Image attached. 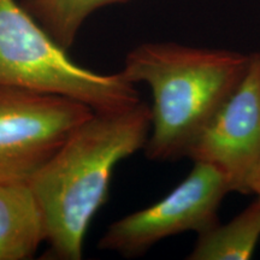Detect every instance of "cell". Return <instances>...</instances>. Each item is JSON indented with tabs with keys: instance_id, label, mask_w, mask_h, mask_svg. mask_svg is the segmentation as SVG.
Here are the masks:
<instances>
[{
	"instance_id": "5",
	"label": "cell",
	"mask_w": 260,
	"mask_h": 260,
	"mask_svg": "<svg viewBox=\"0 0 260 260\" xmlns=\"http://www.w3.org/2000/svg\"><path fill=\"white\" fill-rule=\"evenodd\" d=\"M228 193L229 184L217 169L194 162L189 175L167 197L113 222L98 247L135 258L170 236L199 234L218 223L217 212Z\"/></svg>"
},
{
	"instance_id": "4",
	"label": "cell",
	"mask_w": 260,
	"mask_h": 260,
	"mask_svg": "<svg viewBox=\"0 0 260 260\" xmlns=\"http://www.w3.org/2000/svg\"><path fill=\"white\" fill-rule=\"evenodd\" d=\"M93 112L64 96L0 86V182L30 180Z\"/></svg>"
},
{
	"instance_id": "6",
	"label": "cell",
	"mask_w": 260,
	"mask_h": 260,
	"mask_svg": "<svg viewBox=\"0 0 260 260\" xmlns=\"http://www.w3.org/2000/svg\"><path fill=\"white\" fill-rule=\"evenodd\" d=\"M186 157L217 169L230 191L251 194L249 183L260 159V52L236 89L204 126Z\"/></svg>"
},
{
	"instance_id": "2",
	"label": "cell",
	"mask_w": 260,
	"mask_h": 260,
	"mask_svg": "<svg viewBox=\"0 0 260 260\" xmlns=\"http://www.w3.org/2000/svg\"><path fill=\"white\" fill-rule=\"evenodd\" d=\"M251 54L177 42H145L126 54L119 71L151 89V132L144 148L153 161L186 157L214 113L248 70Z\"/></svg>"
},
{
	"instance_id": "7",
	"label": "cell",
	"mask_w": 260,
	"mask_h": 260,
	"mask_svg": "<svg viewBox=\"0 0 260 260\" xmlns=\"http://www.w3.org/2000/svg\"><path fill=\"white\" fill-rule=\"evenodd\" d=\"M46 241L45 222L29 181L0 182V260H28Z\"/></svg>"
},
{
	"instance_id": "1",
	"label": "cell",
	"mask_w": 260,
	"mask_h": 260,
	"mask_svg": "<svg viewBox=\"0 0 260 260\" xmlns=\"http://www.w3.org/2000/svg\"><path fill=\"white\" fill-rule=\"evenodd\" d=\"M151 107L93 112L29 180L45 222L50 255L80 260L95 214L109 198L118 162L145 148Z\"/></svg>"
},
{
	"instance_id": "9",
	"label": "cell",
	"mask_w": 260,
	"mask_h": 260,
	"mask_svg": "<svg viewBox=\"0 0 260 260\" xmlns=\"http://www.w3.org/2000/svg\"><path fill=\"white\" fill-rule=\"evenodd\" d=\"M130 0H19L21 5L42 25L57 44L69 51L77 35L98 10Z\"/></svg>"
},
{
	"instance_id": "8",
	"label": "cell",
	"mask_w": 260,
	"mask_h": 260,
	"mask_svg": "<svg viewBox=\"0 0 260 260\" xmlns=\"http://www.w3.org/2000/svg\"><path fill=\"white\" fill-rule=\"evenodd\" d=\"M260 240V203L255 200L225 224L216 223L198 234L189 260L251 259Z\"/></svg>"
},
{
	"instance_id": "3",
	"label": "cell",
	"mask_w": 260,
	"mask_h": 260,
	"mask_svg": "<svg viewBox=\"0 0 260 260\" xmlns=\"http://www.w3.org/2000/svg\"><path fill=\"white\" fill-rule=\"evenodd\" d=\"M0 86L64 96L94 112L141 102L135 84L119 71L95 73L71 59L19 0H0Z\"/></svg>"
},
{
	"instance_id": "10",
	"label": "cell",
	"mask_w": 260,
	"mask_h": 260,
	"mask_svg": "<svg viewBox=\"0 0 260 260\" xmlns=\"http://www.w3.org/2000/svg\"><path fill=\"white\" fill-rule=\"evenodd\" d=\"M249 190H251L252 194L256 195V200L260 203V159L254 169V172L252 175L251 183H249Z\"/></svg>"
}]
</instances>
